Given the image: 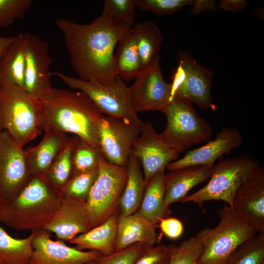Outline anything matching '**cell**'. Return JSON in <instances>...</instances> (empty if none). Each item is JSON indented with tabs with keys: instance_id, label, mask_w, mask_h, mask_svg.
<instances>
[{
	"instance_id": "35",
	"label": "cell",
	"mask_w": 264,
	"mask_h": 264,
	"mask_svg": "<svg viewBox=\"0 0 264 264\" xmlns=\"http://www.w3.org/2000/svg\"><path fill=\"white\" fill-rule=\"evenodd\" d=\"M137 0H106L102 14L131 27L136 18Z\"/></svg>"
},
{
	"instance_id": "24",
	"label": "cell",
	"mask_w": 264,
	"mask_h": 264,
	"mask_svg": "<svg viewBox=\"0 0 264 264\" xmlns=\"http://www.w3.org/2000/svg\"><path fill=\"white\" fill-rule=\"evenodd\" d=\"M127 178L119 204L121 214H133L139 207L145 189L140 163L132 152L127 166Z\"/></svg>"
},
{
	"instance_id": "2",
	"label": "cell",
	"mask_w": 264,
	"mask_h": 264,
	"mask_svg": "<svg viewBox=\"0 0 264 264\" xmlns=\"http://www.w3.org/2000/svg\"><path fill=\"white\" fill-rule=\"evenodd\" d=\"M42 103V130L72 133L100 148L99 128L105 114L85 93L54 88L51 96Z\"/></svg>"
},
{
	"instance_id": "29",
	"label": "cell",
	"mask_w": 264,
	"mask_h": 264,
	"mask_svg": "<svg viewBox=\"0 0 264 264\" xmlns=\"http://www.w3.org/2000/svg\"><path fill=\"white\" fill-rule=\"evenodd\" d=\"M33 232L23 239L11 237L0 225V264H30Z\"/></svg>"
},
{
	"instance_id": "20",
	"label": "cell",
	"mask_w": 264,
	"mask_h": 264,
	"mask_svg": "<svg viewBox=\"0 0 264 264\" xmlns=\"http://www.w3.org/2000/svg\"><path fill=\"white\" fill-rule=\"evenodd\" d=\"M157 224L152 222L139 211L129 215H118L115 251L135 243L148 246L154 245L159 240L156 232Z\"/></svg>"
},
{
	"instance_id": "21",
	"label": "cell",
	"mask_w": 264,
	"mask_h": 264,
	"mask_svg": "<svg viewBox=\"0 0 264 264\" xmlns=\"http://www.w3.org/2000/svg\"><path fill=\"white\" fill-rule=\"evenodd\" d=\"M210 170L205 166H187L165 174V210L170 213L172 204L181 202L191 189L208 179Z\"/></svg>"
},
{
	"instance_id": "3",
	"label": "cell",
	"mask_w": 264,
	"mask_h": 264,
	"mask_svg": "<svg viewBox=\"0 0 264 264\" xmlns=\"http://www.w3.org/2000/svg\"><path fill=\"white\" fill-rule=\"evenodd\" d=\"M63 200L43 175H31L15 197L0 202V222L19 231L43 229Z\"/></svg>"
},
{
	"instance_id": "10",
	"label": "cell",
	"mask_w": 264,
	"mask_h": 264,
	"mask_svg": "<svg viewBox=\"0 0 264 264\" xmlns=\"http://www.w3.org/2000/svg\"><path fill=\"white\" fill-rule=\"evenodd\" d=\"M176 59L178 66L170 83L171 100L183 99L200 109L216 110L217 107L211 96L212 70L198 63L187 51L179 52Z\"/></svg>"
},
{
	"instance_id": "8",
	"label": "cell",
	"mask_w": 264,
	"mask_h": 264,
	"mask_svg": "<svg viewBox=\"0 0 264 264\" xmlns=\"http://www.w3.org/2000/svg\"><path fill=\"white\" fill-rule=\"evenodd\" d=\"M52 75L71 89L85 93L104 114L129 120L140 127L143 125L132 106L129 87L120 77L117 76L112 83L103 85L61 72H51Z\"/></svg>"
},
{
	"instance_id": "31",
	"label": "cell",
	"mask_w": 264,
	"mask_h": 264,
	"mask_svg": "<svg viewBox=\"0 0 264 264\" xmlns=\"http://www.w3.org/2000/svg\"><path fill=\"white\" fill-rule=\"evenodd\" d=\"M72 176L88 172L99 166L105 158L99 148L94 147L77 136H73Z\"/></svg>"
},
{
	"instance_id": "19",
	"label": "cell",
	"mask_w": 264,
	"mask_h": 264,
	"mask_svg": "<svg viewBox=\"0 0 264 264\" xmlns=\"http://www.w3.org/2000/svg\"><path fill=\"white\" fill-rule=\"evenodd\" d=\"M44 229L54 233L59 240L69 241L90 229L87 201L64 198L61 205Z\"/></svg>"
},
{
	"instance_id": "16",
	"label": "cell",
	"mask_w": 264,
	"mask_h": 264,
	"mask_svg": "<svg viewBox=\"0 0 264 264\" xmlns=\"http://www.w3.org/2000/svg\"><path fill=\"white\" fill-rule=\"evenodd\" d=\"M33 232L30 264H87L102 256L97 251L80 250L62 241H53L44 229Z\"/></svg>"
},
{
	"instance_id": "28",
	"label": "cell",
	"mask_w": 264,
	"mask_h": 264,
	"mask_svg": "<svg viewBox=\"0 0 264 264\" xmlns=\"http://www.w3.org/2000/svg\"><path fill=\"white\" fill-rule=\"evenodd\" d=\"M165 169L155 174L145 187L140 205L139 212L147 219L158 224L160 220L169 216L164 208Z\"/></svg>"
},
{
	"instance_id": "30",
	"label": "cell",
	"mask_w": 264,
	"mask_h": 264,
	"mask_svg": "<svg viewBox=\"0 0 264 264\" xmlns=\"http://www.w3.org/2000/svg\"><path fill=\"white\" fill-rule=\"evenodd\" d=\"M73 136L68 137L63 149L43 175L54 189L61 192L72 176Z\"/></svg>"
},
{
	"instance_id": "1",
	"label": "cell",
	"mask_w": 264,
	"mask_h": 264,
	"mask_svg": "<svg viewBox=\"0 0 264 264\" xmlns=\"http://www.w3.org/2000/svg\"><path fill=\"white\" fill-rule=\"evenodd\" d=\"M55 23L63 35L70 64L78 78L103 85L115 80L114 50L131 27L102 13L88 24L63 18Z\"/></svg>"
},
{
	"instance_id": "4",
	"label": "cell",
	"mask_w": 264,
	"mask_h": 264,
	"mask_svg": "<svg viewBox=\"0 0 264 264\" xmlns=\"http://www.w3.org/2000/svg\"><path fill=\"white\" fill-rule=\"evenodd\" d=\"M0 96L2 129L23 147L42 130L43 103L22 88L1 82Z\"/></svg>"
},
{
	"instance_id": "38",
	"label": "cell",
	"mask_w": 264,
	"mask_h": 264,
	"mask_svg": "<svg viewBox=\"0 0 264 264\" xmlns=\"http://www.w3.org/2000/svg\"><path fill=\"white\" fill-rule=\"evenodd\" d=\"M147 247L142 243H135L110 255H102L97 262L98 264H133Z\"/></svg>"
},
{
	"instance_id": "45",
	"label": "cell",
	"mask_w": 264,
	"mask_h": 264,
	"mask_svg": "<svg viewBox=\"0 0 264 264\" xmlns=\"http://www.w3.org/2000/svg\"><path fill=\"white\" fill-rule=\"evenodd\" d=\"M87 264H98V263L97 262V260H95V261H91L88 263Z\"/></svg>"
},
{
	"instance_id": "27",
	"label": "cell",
	"mask_w": 264,
	"mask_h": 264,
	"mask_svg": "<svg viewBox=\"0 0 264 264\" xmlns=\"http://www.w3.org/2000/svg\"><path fill=\"white\" fill-rule=\"evenodd\" d=\"M132 30L143 70L159 56L163 37L157 25L152 22L138 23L132 27Z\"/></svg>"
},
{
	"instance_id": "7",
	"label": "cell",
	"mask_w": 264,
	"mask_h": 264,
	"mask_svg": "<svg viewBox=\"0 0 264 264\" xmlns=\"http://www.w3.org/2000/svg\"><path fill=\"white\" fill-rule=\"evenodd\" d=\"M163 112L167 125L160 136L178 154L195 144L210 140L212 137V127L197 113L190 102L173 98Z\"/></svg>"
},
{
	"instance_id": "32",
	"label": "cell",
	"mask_w": 264,
	"mask_h": 264,
	"mask_svg": "<svg viewBox=\"0 0 264 264\" xmlns=\"http://www.w3.org/2000/svg\"><path fill=\"white\" fill-rule=\"evenodd\" d=\"M225 264H264V233H258L239 246Z\"/></svg>"
},
{
	"instance_id": "13",
	"label": "cell",
	"mask_w": 264,
	"mask_h": 264,
	"mask_svg": "<svg viewBox=\"0 0 264 264\" xmlns=\"http://www.w3.org/2000/svg\"><path fill=\"white\" fill-rule=\"evenodd\" d=\"M160 62L159 55L141 70L129 87L131 101L137 113L153 110L163 112L171 101V85L163 77Z\"/></svg>"
},
{
	"instance_id": "37",
	"label": "cell",
	"mask_w": 264,
	"mask_h": 264,
	"mask_svg": "<svg viewBox=\"0 0 264 264\" xmlns=\"http://www.w3.org/2000/svg\"><path fill=\"white\" fill-rule=\"evenodd\" d=\"M193 0H137V7L155 15H172L186 5H193Z\"/></svg>"
},
{
	"instance_id": "41",
	"label": "cell",
	"mask_w": 264,
	"mask_h": 264,
	"mask_svg": "<svg viewBox=\"0 0 264 264\" xmlns=\"http://www.w3.org/2000/svg\"><path fill=\"white\" fill-rule=\"evenodd\" d=\"M246 0H222L218 4L219 9L236 13L242 10L247 5Z\"/></svg>"
},
{
	"instance_id": "25",
	"label": "cell",
	"mask_w": 264,
	"mask_h": 264,
	"mask_svg": "<svg viewBox=\"0 0 264 264\" xmlns=\"http://www.w3.org/2000/svg\"><path fill=\"white\" fill-rule=\"evenodd\" d=\"M25 45L24 33L17 34L0 61V82L24 89Z\"/></svg>"
},
{
	"instance_id": "18",
	"label": "cell",
	"mask_w": 264,
	"mask_h": 264,
	"mask_svg": "<svg viewBox=\"0 0 264 264\" xmlns=\"http://www.w3.org/2000/svg\"><path fill=\"white\" fill-rule=\"evenodd\" d=\"M233 210L257 233H264V169L261 167L237 190Z\"/></svg>"
},
{
	"instance_id": "11",
	"label": "cell",
	"mask_w": 264,
	"mask_h": 264,
	"mask_svg": "<svg viewBox=\"0 0 264 264\" xmlns=\"http://www.w3.org/2000/svg\"><path fill=\"white\" fill-rule=\"evenodd\" d=\"M25 69L24 89L31 95L44 102L52 94L49 68L52 57L48 44L37 36L24 33Z\"/></svg>"
},
{
	"instance_id": "39",
	"label": "cell",
	"mask_w": 264,
	"mask_h": 264,
	"mask_svg": "<svg viewBox=\"0 0 264 264\" xmlns=\"http://www.w3.org/2000/svg\"><path fill=\"white\" fill-rule=\"evenodd\" d=\"M170 246L163 244L147 247L133 264H169Z\"/></svg>"
},
{
	"instance_id": "42",
	"label": "cell",
	"mask_w": 264,
	"mask_h": 264,
	"mask_svg": "<svg viewBox=\"0 0 264 264\" xmlns=\"http://www.w3.org/2000/svg\"><path fill=\"white\" fill-rule=\"evenodd\" d=\"M191 11L192 15H198L204 11L214 12L216 11V0H196L193 4Z\"/></svg>"
},
{
	"instance_id": "12",
	"label": "cell",
	"mask_w": 264,
	"mask_h": 264,
	"mask_svg": "<svg viewBox=\"0 0 264 264\" xmlns=\"http://www.w3.org/2000/svg\"><path fill=\"white\" fill-rule=\"evenodd\" d=\"M141 127L127 120L105 115L99 128L100 147L105 158L111 164L127 167Z\"/></svg>"
},
{
	"instance_id": "15",
	"label": "cell",
	"mask_w": 264,
	"mask_h": 264,
	"mask_svg": "<svg viewBox=\"0 0 264 264\" xmlns=\"http://www.w3.org/2000/svg\"><path fill=\"white\" fill-rule=\"evenodd\" d=\"M139 160L145 187L160 171L165 169L171 162L177 159L179 154L168 147L157 133L151 122L144 123L140 133L132 149Z\"/></svg>"
},
{
	"instance_id": "9",
	"label": "cell",
	"mask_w": 264,
	"mask_h": 264,
	"mask_svg": "<svg viewBox=\"0 0 264 264\" xmlns=\"http://www.w3.org/2000/svg\"><path fill=\"white\" fill-rule=\"evenodd\" d=\"M127 178V167L111 164L105 158L101 160L97 178L87 200L90 229L117 213Z\"/></svg>"
},
{
	"instance_id": "17",
	"label": "cell",
	"mask_w": 264,
	"mask_h": 264,
	"mask_svg": "<svg viewBox=\"0 0 264 264\" xmlns=\"http://www.w3.org/2000/svg\"><path fill=\"white\" fill-rule=\"evenodd\" d=\"M242 141V137L237 129L223 128L213 140L188 151L183 157L170 163L166 168L170 171L194 166H205L211 169L217 159L239 148Z\"/></svg>"
},
{
	"instance_id": "22",
	"label": "cell",
	"mask_w": 264,
	"mask_h": 264,
	"mask_svg": "<svg viewBox=\"0 0 264 264\" xmlns=\"http://www.w3.org/2000/svg\"><path fill=\"white\" fill-rule=\"evenodd\" d=\"M44 131V137L39 144L25 150L31 175H44L68 138L66 133L57 130L47 129Z\"/></svg>"
},
{
	"instance_id": "36",
	"label": "cell",
	"mask_w": 264,
	"mask_h": 264,
	"mask_svg": "<svg viewBox=\"0 0 264 264\" xmlns=\"http://www.w3.org/2000/svg\"><path fill=\"white\" fill-rule=\"evenodd\" d=\"M33 3L32 0H0V28H7L22 18Z\"/></svg>"
},
{
	"instance_id": "26",
	"label": "cell",
	"mask_w": 264,
	"mask_h": 264,
	"mask_svg": "<svg viewBox=\"0 0 264 264\" xmlns=\"http://www.w3.org/2000/svg\"><path fill=\"white\" fill-rule=\"evenodd\" d=\"M117 45L114 55L115 73L124 82H130L142 70L132 28L119 40Z\"/></svg>"
},
{
	"instance_id": "33",
	"label": "cell",
	"mask_w": 264,
	"mask_h": 264,
	"mask_svg": "<svg viewBox=\"0 0 264 264\" xmlns=\"http://www.w3.org/2000/svg\"><path fill=\"white\" fill-rule=\"evenodd\" d=\"M169 246V264H198L203 247L199 232L178 245Z\"/></svg>"
},
{
	"instance_id": "44",
	"label": "cell",
	"mask_w": 264,
	"mask_h": 264,
	"mask_svg": "<svg viewBox=\"0 0 264 264\" xmlns=\"http://www.w3.org/2000/svg\"><path fill=\"white\" fill-rule=\"evenodd\" d=\"M0 109H1V105H0V131L2 130L1 125V122H0Z\"/></svg>"
},
{
	"instance_id": "34",
	"label": "cell",
	"mask_w": 264,
	"mask_h": 264,
	"mask_svg": "<svg viewBox=\"0 0 264 264\" xmlns=\"http://www.w3.org/2000/svg\"><path fill=\"white\" fill-rule=\"evenodd\" d=\"M98 173V167L72 176L61 191L64 198L87 201Z\"/></svg>"
},
{
	"instance_id": "40",
	"label": "cell",
	"mask_w": 264,
	"mask_h": 264,
	"mask_svg": "<svg viewBox=\"0 0 264 264\" xmlns=\"http://www.w3.org/2000/svg\"><path fill=\"white\" fill-rule=\"evenodd\" d=\"M158 224L162 233L171 239L179 238L184 231L182 222L176 218L168 217L163 218Z\"/></svg>"
},
{
	"instance_id": "43",
	"label": "cell",
	"mask_w": 264,
	"mask_h": 264,
	"mask_svg": "<svg viewBox=\"0 0 264 264\" xmlns=\"http://www.w3.org/2000/svg\"><path fill=\"white\" fill-rule=\"evenodd\" d=\"M16 38L17 34L10 37L0 36V61L7 49L14 42Z\"/></svg>"
},
{
	"instance_id": "5",
	"label": "cell",
	"mask_w": 264,
	"mask_h": 264,
	"mask_svg": "<svg viewBox=\"0 0 264 264\" xmlns=\"http://www.w3.org/2000/svg\"><path fill=\"white\" fill-rule=\"evenodd\" d=\"M218 214L220 220L216 227L199 232L203 247L198 264H225L239 246L258 234L227 204Z\"/></svg>"
},
{
	"instance_id": "6",
	"label": "cell",
	"mask_w": 264,
	"mask_h": 264,
	"mask_svg": "<svg viewBox=\"0 0 264 264\" xmlns=\"http://www.w3.org/2000/svg\"><path fill=\"white\" fill-rule=\"evenodd\" d=\"M261 167L255 159L245 155L220 160L211 169L208 183L187 195L181 202H192L202 206L206 201L221 200L232 208L233 198L239 187Z\"/></svg>"
},
{
	"instance_id": "23",
	"label": "cell",
	"mask_w": 264,
	"mask_h": 264,
	"mask_svg": "<svg viewBox=\"0 0 264 264\" xmlns=\"http://www.w3.org/2000/svg\"><path fill=\"white\" fill-rule=\"evenodd\" d=\"M118 215L115 213L104 222L70 240L80 250H94L103 256L115 252Z\"/></svg>"
},
{
	"instance_id": "14",
	"label": "cell",
	"mask_w": 264,
	"mask_h": 264,
	"mask_svg": "<svg viewBox=\"0 0 264 264\" xmlns=\"http://www.w3.org/2000/svg\"><path fill=\"white\" fill-rule=\"evenodd\" d=\"M31 176L25 151L6 132L0 131V202L15 197Z\"/></svg>"
}]
</instances>
